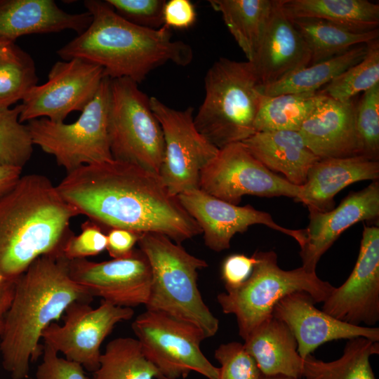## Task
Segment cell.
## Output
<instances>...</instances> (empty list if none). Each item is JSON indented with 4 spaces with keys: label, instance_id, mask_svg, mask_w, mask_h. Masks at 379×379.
Returning a JSON list of instances; mask_svg holds the SVG:
<instances>
[{
    "label": "cell",
    "instance_id": "6da1fadb",
    "mask_svg": "<svg viewBox=\"0 0 379 379\" xmlns=\"http://www.w3.org/2000/svg\"><path fill=\"white\" fill-rule=\"evenodd\" d=\"M78 214L100 226L158 233L176 244L202 233L155 173L117 160L82 166L56 185Z\"/></svg>",
    "mask_w": 379,
    "mask_h": 379
},
{
    "label": "cell",
    "instance_id": "7a4b0ae2",
    "mask_svg": "<svg viewBox=\"0 0 379 379\" xmlns=\"http://www.w3.org/2000/svg\"><path fill=\"white\" fill-rule=\"evenodd\" d=\"M84 4L92 20L56 51L62 60L82 59L101 67L111 79L127 78L138 84L165 63L185 67L192 62L191 46L172 40L168 27L154 29L134 25L105 1L86 0Z\"/></svg>",
    "mask_w": 379,
    "mask_h": 379
},
{
    "label": "cell",
    "instance_id": "3957f363",
    "mask_svg": "<svg viewBox=\"0 0 379 379\" xmlns=\"http://www.w3.org/2000/svg\"><path fill=\"white\" fill-rule=\"evenodd\" d=\"M93 297L69 277L63 256L43 255L15 284L13 299L0 333L2 366L12 379H26L29 364L43 353V331L74 302Z\"/></svg>",
    "mask_w": 379,
    "mask_h": 379
},
{
    "label": "cell",
    "instance_id": "277c9868",
    "mask_svg": "<svg viewBox=\"0 0 379 379\" xmlns=\"http://www.w3.org/2000/svg\"><path fill=\"white\" fill-rule=\"evenodd\" d=\"M76 209L41 174L22 175L0 199V283L15 282L43 255H62Z\"/></svg>",
    "mask_w": 379,
    "mask_h": 379
},
{
    "label": "cell",
    "instance_id": "5b68a950",
    "mask_svg": "<svg viewBox=\"0 0 379 379\" xmlns=\"http://www.w3.org/2000/svg\"><path fill=\"white\" fill-rule=\"evenodd\" d=\"M205 95L195 116L197 131L218 149L255 133L262 86L248 61L220 58L204 78Z\"/></svg>",
    "mask_w": 379,
    "mask_h": 379
},
{
    "label": "cell",
    "instance_id": "8992f818",
    "mask_svg": "<svg viewBox=\"0 0 379 379\" xmlns=\"http://www.w3.org/2000/svg\"><path fill=\"white\" fill-rule=\"evenodd\" d=\"M138 244L152 272L146 309L193 324L206 338L215 335L219 321L205 304L197 285L198 271L207 262L161 234L142 233Z\"/></svg>",
    "mask_w": 379,
    "mask_h": 379
},
{
    "label": "cell",
    "instance_id": "52a82bcc",
    "mask_svg": "<svg viewBox=\"0 0 379 379\" xmlns=\"http://www.w3.org/2000/svg\"><path fill=\"white\" fill-rule=\"evenodd\" d=\"M253 255L255 262L249 277L239 287L227 289L217 297L222 312L235 315L244 340L272 316L276 304L286 295L305 292L316 303L324 302L335 288L302 266L291 270L281 269L272 251H256Z\"/></svg>",
    "mask_w": 379,
    "mask_h": 379
},
{
    "label": "cell",
    "instance_id": "ba28073f",
    "mask_svg": "<svg viewBox=\"0 0 379 379\" xmlns=\"http://www.w3.org/2000/svg\"><path fill=\"white\" fill-rule=\"evenodd\" d=\"M111 79L104 77L92 100L73 123L39 118L27 122L32 141L69 173L113 160L108 136Z\"/></svg>",
    "mask_w": 379,
    "mask_h": 379
},
{
    "label": "cell",
    "instance_id": "9c48e42d",
    "mask_svg": "<svg viewBox=\"0 0 379 379\" xmlns=\"http://www.w3.org/2000/svg\"><path fill=\"white\" fill-rule=\"evenodd\" d=\"M135 81L111 79L108 136L113 159L159 174L164 154L161 127L149 98Z\"/></svg>",
    "mask_w": 379,
    "mask_h": 379
},
{
    "label": "cell",
    "instance_id": "30bf717a",
    "mask_svg": "<svg viewBox=\"0 0 379 379\" xmlns=\"http://www.w3.org/2000/svg\"><path fill=\"white\" fill-rule=\"evenodd\" d=\"M131 327L160 379L185 378L192 371L208 379H219L220 368L201 350V343L206 337L193 324L146 310L135 318Z\"/></svg>",
    "mask_w": 379,
    "mask_h": 379
},
{
    "label": "cell",
    "instance_id": "8fae6325",
    "mask_svg": "<svg viewBox=\"0 0 379 379\" xmlns=\"http://www.w3.org/2000/svg\"><path fill=\"white\" fill-rule=\"evenodd\" d=\"M149 103L164 140V159L159 175L175 196L199 189L200 173L219 149L197 131L191 107L175 109L156 97H150Z\"/></svg>",
    "mask_w": 379,
    "mask_h": 379
},
{
    "label": "cell",
    "instance_id": "7c38bea8",
    "mask_svg": "<svg viewBox=\"0 0 379 379\" xmlns=\"http://www.w3.org/2000/svg\"><path fill=\"white\" fill-rule=\"evenodd\" d=\"M199 190L216 198L238 205L244 196L287 197L296 201L300 186L295 185L267 168L241 142L219 149L201 171Z\"/></svg>",
    "mask_w": 379,
    "mask_h": 379
},
{
    "label": "cell",
    "instance_id": "4fadbf2b",
    "mask_svg": "<svg viewBox=\"0 0 379 379\" xmlns=\"http://www.w3.org/2000/svg\"><path fill=\"white\" fill-rule=\"evenodd\" d=\"M104 77L101 67L82 59L55 62L47 81L33 87L22 100L20 121L46 118L63 122L69 113L83 111Z\"/></svg>",
    "mask_w": 379,
    "mask_h": 379
},
{
    "label": "cell",
    "instance_id": "5bb4252c",
    "mask_svg": "<svg viewBox=\"0 0 379 379\" xmlns=\"http://www.w3.org/2000/svg\"><path fill=\"white\" fill-rule=\"evenodd\" d=\"M64 314L63 324H51L43 331L41 339L65 359L94 372L99 366L102 342L118 323L131 319L134 310L104 300L96 308L77 301L69 305Z\"/></svg>",
    "mask_w": 379,
    "mask_h": 379
},
{
    "label": "cell",
    "instance_id": "9a60e30c",
    "mask_svg": "<svg viewBox=\"0 0 379 379\" xmlns=\"http://www.w3.org/2000/svg\"><path fill=\"white\" fill-rule=\"evenodd\" d=\"M72 279L92 297L112 305L131 307L147 303L152 282L149 261L140 249L125 258L102 262L86 258L67 260Z\"/></svg>",
    "mask_w": 379,
    "mask_h": 379
},
{
    "label": "cell",
    "instance_id": "2e32d148",
    "mask_svg": "<svg viewBox=\"0 0 379 379\" xmlns=\"http://www.w3.org/2000/svg\"><path fill=\"white\" fill-rule=\"evenodd\" d=\"M322 311L354 325L374 327L379 321V227L364 225L355 265L347 280L334 288Z\"/></svg>",
    "mask_w": 379,
    "mask_h": 379
},
{
    "label": "cell",
    "instance_id": "e0dca14e",
    "mask_svg": "<svg viewBox=\"0 0 379 379\" xmlns=\"http://www.w3.org/2000/svg\"><path fill=\"white\" fill-rule=\"evenodd\" d=\"M186 211L200 227L205 244L210 249L220 252L230 247L237 233L246 232L253 225H263L293 238L301 246L305 239V230L282 227L267 212L251 205L240 206L211 196L197 189L178 195Z\"/></svg>",
    "mask_w": 379,
    "mask_h": 379
},
{
    "label": "cell",
    "instance_id": "ac0fdd59",
    "mask_svg": "<svg viewBox=\"0 0 379 379\" xmlns=\"http://www.w3.org/2000/svg\"><path fill=\"white\" fill-rule=\"evenodd\" d=\"M305 292L291 293L274 306L272 315L284 322L294 335L298 352L305 359L324 343L338 339L364 337L379 341V328L354 326L340 321L315 307Z\"/></svg>",
    "mask_w": 379,
    "mask_h": 379
},
{
    "label": "cell",
    "instance_id": "d6986e66",
    "mask_svg": "<svg viewBox=\"0 0 379 379\" xmlns=\"http://www.w3.org/2000/svg\"><path fill=\"white\" fill-rule=\"evenodd\" d=\"M309 210V225L300 247L302 267L316 272L321 257L352 225L379 216V182L373 181L360 191L350 192L335 208L328 211Z\"/></svg>",
    "mask_w": 379,
    "mask_h": 379
},
{
    "label": "cell",
    "instance_id": "ffe728a7",
    "mask_svg": "<svg viewBox=\"0 0 379 379\" xmlns=\"http://www.w3.org/2000/svg\"><path fill=\"white\" fill-rule=\"evenodd\" d=\"M311 54L286 15L282 0H274L261 42L250 62L262 87L276 83L310 65Z\"/></svg>",
    "mask_w": 379,
    "mask_h": 379
},
{
    "label": "cell",
    "instance_id": "44dd1931",
    "mask_svg": "<svg viewBox=\"0 0 379 379\" xmlns=\"http://www.w3.org/2000/svg\"><path fill=\"white\" fill-rule=\"evenodd\" d=\"M354 109L329 97L319 104L299 130L309 149L319 159L359 156Z\"/></svg>",
    "mask_w": 379,
    "mask_h": 379
},
{
    "label": "cell",
    "instance_id": "7402d4cb",
    "mask_svg": "<svg viewBox=\"0 0 379 379\" xmlns=\"http://www.w3.org/2000/svg\"><path fill=\"white\" fill-rule=\"evenodd\" d=\"M91 20L89 12L69 13L53 0H0V40L11 44L32 34L70 29L79 34Z\"/></svg>",
    "mask_w": 379,
    "mask_h": 379
},
{
    "label": "cell",
    "instance_id": "603a6c76",
    "mask_svg": "<svg viewBox=\"0 0 379 379\" xmlns=\"http://www.w3.org/2000/svg\"><path fill=\"white\" fill-rule=\"evenodd\" d=\"M378 178V161L363 156L320 159L310 168L297 201L308 208L328 211L333 208L334 197L347 186Z\"/></svg>",
    "mask_w": 379,
    "mask_h": 379
},
{
    "label": "cell",
    "instance_id": "cb8c5ba5",
    "mask_svg": "<svg viewBox=\"0 0 379 379\" xmlns=\"http://www.w3.org/2000/svg\"><path fill=\"white\" fill-rule=\"evenodd\" d=\"M241 142L267 168L281 173L298 186L305 182L310 168L320 159L306 146L299 131L255 132Z\"/></svg>",
    "mask_w": 379,
    "mask_h": 379
},
{
    "label": "cell",
    "instance_id": "d4e9b609",
    "mask_svg": "<svg viewBox=\"0 0 379 379\" xmlns=\"http://www.w3.org/2000/svg\"><path fill=\"white\" fill-rule=\"evenodd\" d=\"M244 347L264 375L302 377L303 359L287 325L273 315L258 326L244 340Z\"/></svg>",
    "mask_w": 379,
    "mask_h": 379
},
{
    "label": "cell",
    "instance_id": "484cf974",
    "mask_svg": "<svg viewBox=\"0 0 379 379\" xmlns=\"http://www.w3.org/2000/svg\"><path fill=\"white\" fill-rule=\"evenodd\" d=\"M290 18L325 20L358 32L378 29L379 4L367 0H282Z\"/></svg>",
    "mask_w": 379,
    "mask_h": 379
},
{
    "label": "cell",
    "instance_id": "4316f807",
    "mask_svg": "<svg viewBox=\"0 0 379 379\" xmlns=\"http://www.w3.org/2000/svg\"><path fill=\"white\" fill-rule=\"evenodd\" d=\"M274 0H211L236 42L251 62L267 27Z\"/></svg>",
    "mask_w": 379,
    "mask_h": 379
},
{
    "label": "cell",
    "instance_id": "83f0119b",
    "mask_svg": "<svg viewBox=\"0 0 379 379\" xmlns=\"http://www.w3.org/2000/svg\"><path fill=\"white\" fill-rule=\"evenodd\" d=\"M291 20L309 48L310 65L343 54L379 36L378 29L368 32H354L319 18H298Z\"/></svg>",
    "mask_w": 379,
    "mask_h": 379
},
{
    "label": "cell",
    "instance_id": "f1b7e54d",
    "mask_svg": "<svg viewBox=\"0 0 379 379\" xmlns=\"http://www.w3.org/2000/svg\"><path fill=\"white\" fill-rule=\"evenodd\" d=\"M379 354V343L364 337L348 340L343 355L329 362L312 354L303 359L305 379H376L370 357Z\"/></svg>",
    "mask_w": 379,
    "mask_h": 379
},
{
    "label": "cell",
    "instance_id": "f546056e",
    "mask_svg": "<svg viewBox=\"0 0 379 379\" xmlns=\"http://www.w3.org/2000/svg\"><path fill=\"white\" fill-rule=\"evenodd\" d=\"M327 98L319 91L272 97L263 95L254 123L255 133L299 131L303 122Z\"/></svg>",
    "mask_w": 379,
    "mask_h": 379
},
{
    "label": "cell",
    "instance_id": "4dcf8cb0",
    "mask_svg": "<svg viewBox=\"0 0 379 379\" xmlns=\"http://www.w3.org/2000/svg\"><path fill=\"white\" fill-rule=\"evenodd\" d=\"M366 53V44L356 46L343 54L308 65L276 83L262 87V94L272 97L319 91L347 68L359 62Z\"/></svg>",
    "mask_w": 379,
    "mask_h": 379
},
{
    "label": "cell",
    "instance_id": "1f68e13d",
    "mask_svg": "<svg viewBox=\"0 0 379 379\" xmlns=\"http://www.w3.org/2000/svg\"><path fill=\"white\" fill-rule=\"evenodd\" d=\"M160 379L157 368L143 353L136 338L120 337L109 341L101 353L93 379Z\"/></svg>",
    "mask_w": 379,
    "mask_h": 379
},
{
    "label": "cell",
    "instance_id": "d6a6232c",
    "mask_svg": "<svg viewBox=\"0 0 379 379\" xmlns=\"http://www.w3.org/2000/svg\"><path fill=\"white\" fill-rule=\"evenodd\" d=\"M38 83L31 55L12 44L0 53V107L22 100Z\"/></svg>",
    "mask_w": 379,
    "mask_h": 379
},
{
    "label": "cell",
    "instance_id": "836d02e7",
    "mask_svg": "<svg viewBox=\"0 0 379 379\" xmlns=\"http://www.w3.org/2000/svg\"><path fill=\"white\" fill-rule=\"evenodd\" d=\"M379 84V40L366 44L364 57L350 67L319 91L328 97L345 102L359 93Z\"/></svg>",
    "mask_w": 379,
    "mask_h": 379
},
{
    "label": "cell",
    "instance_id": "e575fe53",
    "mask_svg": "<svg viewBox=\"0 0 379 379\" xmlns=\"http://www.w3.org/2000/svg\"><path fill=\"white\" fill-rule=\"evenodd\" d=\"M22 105L0 107V166L22 168L30 159L34 144L27 125L19 119Z\"/></svg>",
    "mask_w": 379,
    "mask_h": 379
},
{
    "label": "cell",
    "instance_id": "d590c367",
    "mask_svg": "<svg viewBox=\"0 0 379 379\" xmlns=\"http://www.w3.org/2000/svg\"><path fill=\"white\" fill-rule=\"evenodd\" d=\"M354 125L359 156L378 161L379 84L364 92L355 105Z\"/></svg>",
    "mask_w": 379,
    "mask_h": 379
},
{
    "label": "cell",
    "instance_id": "8d00e7d4",
    "mask_svg": "<svg viewBox=\"0 0 379 379\" xmlns=\"http://www.w3.org/2000/svg\"><path fill=\"white\" fill-rule=\"evenodd\" d=\"M215 357L221 365L219 379H259L262 375L254 359L240 343L220 345Z\"/></svg>",
    "mask_w": 379,
    "mask_h": 379
},
{
    "label": "cell",
    "instance_id": "74e56055",
    "mask_svg": "<svg viewBox=\"0 0 379 379\" xmlns=\"http://www.w3.org/2000/svg\"><path fill=\"white\" fill-rule=\"evenodd\" d=\"M114 11L127 21L157 29L164 25V0H106Z\"/></svg>",
    "mask_w": 379,
    "mask_h": 379
},
{
    "label": "cell",
    "instance_id": "f35d334b",
    "mask_svg": "<svg viewBox=\"0 0 379 379\" xmlns=\"http://www.w3.org/2000/svg\"><path fill=\"white\" fill-rule=\"evenodd\" d=\"M81 229L80 234L71 235L63 246L62 254L67 260L86 258L106 250L107 234L99 225L88 219Z\"/></svg>",
    "mask_w": 379,
    "mask_h": 379
},
{
    "label": "cell",
    "instance_id": "ab89813d",
    "mask_svg": "<svg viewBox=\"0 0 379 379\" xmlns=\"http://www.w3.org/2000/svg\"><path fill=\"white\" fill-rule=\"evenodd\" d=\"M42 356V361L36 368V379H88L81 364L59 357L56 351L45 344Z\"/></svg>",
    "mask_w": 379,
    "mask_h": 379
},
{
    "label": "cell",
    "instance_id": "60d3db41",
    "mask_svg": "<svg viewBox=\"0 0 379 379\" xmlns=\"http://www.w3.org/2000/svg\"><path fill=\"white\" fill-rule=\"evenodd\" d=\"M255 258L244 254H232L223 261L221 276L225 289H234L241 285L251 275Z\"/></svg>",
    "mask_w": 379,
    "mask_h": 379
},
{
    "label": "cell",
    "instance_id": "b9f144b4",
    "mask_svg": "<svg viewBox=\"0 0 379 379\" xmlns=\"http://www.w3.org/2000/svg\"><path fill=\"white\" fill-rule=\"evenodd\" d=\"M163 18L168 28L187 29L195 23L197 11L190 0H169L165 2Z\"/></svg>",
    "mask_w": 379,
    "mask_h": 379
},
{
    "label": "cell",
    "instance_id": "7bdbcfd3",
    "mask_svg": "<svg viewBox=\"0 0 379 379\" xmlns=\"http://www.w3.org/2000/svg\"><path fill=\"white\" fill-rule=\"evenodd\" d=\"M140 235L126 229L112 228L107 234L106 250L112 259L127 257L133 251Z\"/></svg>",
    "mask_w": 379,
    "mask_h": 379
},
{
    "label": "cell",
    "instance_id": "ee69618b",
    "mask_svg": "<svg viewBox=\"0 0 379 379\" xmlns=\"http://www.w3.org/2000/svg\"><path fill=\"white\" fill-rule=\"evenodd\" d=\"M21 168L0 166V199L10 192L22 176Z\"/></svg>",
    "mask_w": 379,
    "mask_h": 379
},
{
    "label": "cell",
    "instance_id": "f6af8a7d",
    "mask_svg": "<svg viewBox=\"0 0 379 379\" xmlns=\"http://www.w3.org/2000/svg\"><path fill=\"white\" fill-rule=\"evenodd\" d=\"M15 282L0 283V333L5 317L11 305Z\"/></svg>",
    "mask_w": 379,
    "mask_h": 379
},
{
    "label": "cell",
    "instance_id": "bcb514c9",
    "mask_svg": "<svg viewBox=\"0 0 379 379\" xmlns=\"http://www.w3.org/2000/svg\"><path fill=\"white\" fill-rule=\"evenodd\" d=\"M259 379H297V378L286 376V375H264L262 374Z\"/></svg>",
    "mask_w": 379,
    "mask_h": 379
},
{
    "label": "cell",
    "instance_id": "7dc6e473",
    "mask_svg": "<svg viewBox=\"0 0 379 379\" xmlns=\"http://www.w3.org/2000/svg\"><path fill=\"white\" fill-rule=\"evenodd\" d=\"M12 44L0 40V53L5 51Z\"/></svg>",
    "mask_w": 379,
    "mask_h": 379
}]
</instances>
